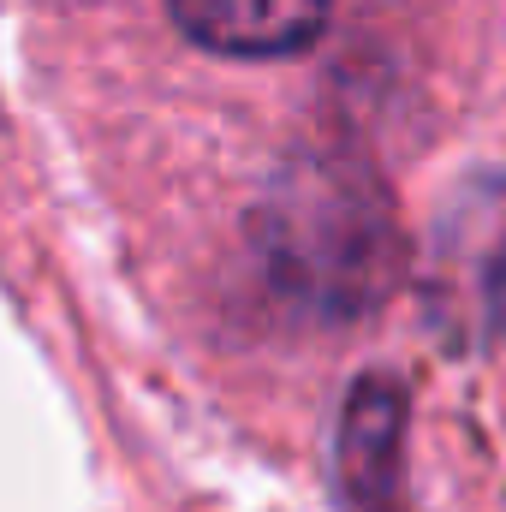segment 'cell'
<instances>
[{
    "mask_svg": "<svg viewBox=\"0 0 506 512\" xmlns=\"http://www.w3.org/2000/svg\"><path fill=\"white\" fill-rule=\"evenodd\" d=\"M399 417L405 399L387 376H370L352 387L346 399V423H340V477L352 489V501L387 512L393 507V477H399Z\"/></svg>",
    "mask_w": 506,
    "mask_h": 512,
    "instance_id": "obj_2",
    "label": "cell"
},
{
    "mask_svg": "<svg viewBox=\"0 0 506 512\" xmlns=\"http://www.w3.org/2000/svg\"><path fill=\"white\" fill-rule=\"evenodd\" d=\"M173 24L227 60H280V54H304L334 0H167Z\"/></svg>",
    "mask_w": 506,
    "mask_h": 512,
    "instance_id": "obj_1",
    "label": "cell"
}]
</instances>
